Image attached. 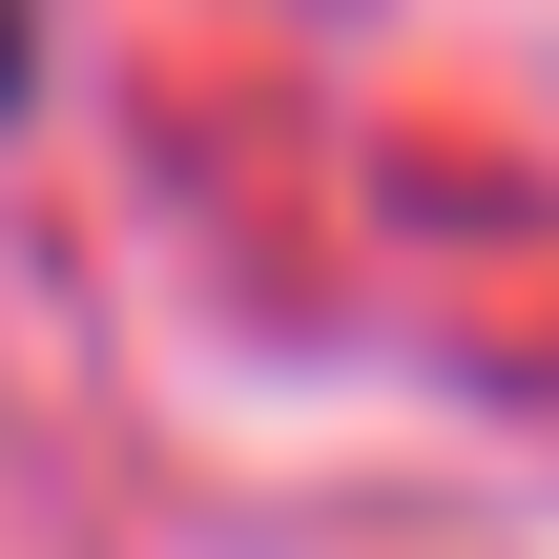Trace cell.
Listing matches in <instances>:
<instances>
[{
	"label": "cell",
	"mask_w": 559,
	"mask_h": 559,
	"mask_svg": "<svg viewBox=\"0 0 559 559\" xmlns=\"http://www.w3.org/2000/svg\"><path fill=\"white\" fill-rule=\"evenodd\" d=\"M0 104H21V0H0Z\"/></svg>",
	"instance_id": "cell-1"
}]
</instances>
